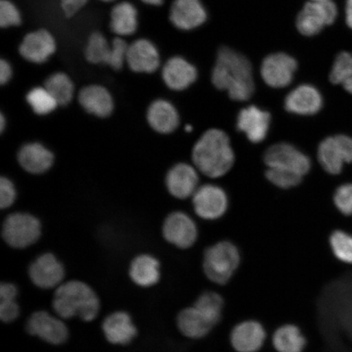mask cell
<instances>
[{"label":"cell","instance_id":"cell-12","mask_svg":"<svg viewBox=\"0 0 352 352\" xmlns=\"http://www.w3.org/2000/svg\"><path fill=\"white\" fill-rule=\"evenodd\" d=\"M162 235L167 242L176 248L188 249L195 244L198 232L190 217L182 211H175L166 218Z\"/></svg>","mask_w":352,"mask_h":352},{"label":"cell","instance_id":"cell-37","mask_svg":"<svg viewBox=\"0 0 352 352\" xmlns=\"http://www.w3.org/2000/svg\"><path fill=\"white\" fill-rule=\"evenodd\" d=\"M21 23V15L19 8L10 0H1L0 1V26L6 29L20 25Z\"/></svg>","mask_w":352,"mask_h":352},{"label":"cell","instance_id":"cell-25","mask_svg":"<svg viewBox=\"0 0 352 352\" xmlns=\"http://www.w3.org/2000/svg\"><path fill=\"white\" fill-rule=\"evenodd\" d=\"M147 120L152 129L161 134H170L177 129L179 116L174 105L165 100H157L149 107Z\"/></svg>","mask_w":352,"mask_h":352},{"label":"cell","instance_id":"cell-41","mask_svg":"<svg viewBox=\"0 0 352 352\" xmlns=\"http://www.w3.org/2000/svg\"><path fill=\"white\" fill-rule=\"evenodd\" d=\"M20 307L16 299H2L0 300V319L4 323H12L19 318Z\"/></svg>","mask_w":352,"mask_h":352},{"label":"cell","instance_id":"cell-27","mask_svg":"<svg viewBox=\"0 0 352 352\" xmlns=\"http://www.w3.org/2000/svg\"><path fill=\"white\" fill-rule=\"evenodd\" d=\"M176 323L180 333L192 340L208 336L214 327L195 306L184 308L180 311Z\"/></svg>","mask_w":352,"mask_h":352},{"label":"cell","instance_id":"cell-45","mask_svg":"<svg viewBox=\"0 0 352 352\" xmlns=\"http://www.w3.org/2000/svg\"><path fill=\"white\" fill-rule=\"evenodd\" d=\"M345 12L346 24L352 29V0H346Z\"/></svg>","mask_w":352,"mask_h":352},{"label":"cell","instance_id":"cell-14","mask_svg":"<svg viewBox=\"0 0 352 352\" xmlns=\"http://www.w3.org/2000/svg\"><path fill=\"white\" fill-rule=\"evenodd\" d=\"M56 50L54 35L45 29H41L25 35L19 46V54L30 63L42 64L55 54Z\"/></svg>","mask_w":352,"mask_h":352},{"label":"cell","instance_id":"cell-29","mask_svg":"<svg viewBox=\"0 0 352 352\" xmlns=\"http://www.w3.org/2000/svg\"><path fill=\"white\" fill-rule=\"evenodd\" d=\"M306 338L300 329L294 324H285L277 329L272 337V344L278 352H302Z\"/></svg>","mask_w":352,"mask_h":352},{"label":"cell","instance_id":"cell-10","mask_svg":"<svg viewBox=\"0 0 352 352\" xmlns=\"http://www.w3.org/2000/svg\"><path fill=\"white\" fill-rule=\"evenodd\" d=\"M30 280L39 289H56L64 283L65 271L54 254L45 253L35 258L28 270Z\"/></svg>","mask_w":352,"mask_h":352},{"label":"cell","instance_id":"cell-33","mask_svg":"<svg viewBox=\"0 0 352 352\" xmlns=\"http://www.w3.org/2000/svg\"><path fill=\"white\" fill-rule=\"evenodd\" d=\"M195 306L214 325L221 320L223 300L219 294L211 292L202 293L197 299Z\"/></svg>","mask_w":352,"mask_h":352},{"label":"cell","instance_id":"cell-22","mask_svg":"<svg viewBox=\"0 0 352 352\" xmlns=\"http://www.w3.org/2000/svg\"><path fill=\"white\" fill-rule=\"evenodd\" d=\"M165 85L174 91H183L191 86L197 78L195 66L182 56L171 57L162 69Z\"/></svg>","mask_w":352,"mask_h":352},{"label":"cell","instance_id":"cell-8","mask_svg":"<svg viewBox=\"0 0 352 352\" xmlns=\"http://www.w3.org/2000/svg\"><path fill=\"white\" fill-rule=\"evenodd\" d=\"M263 160L267 167L294 171L302 176L309 173L311 166L309 157L288 143L272 145L264 153Z\"/></svg>","mask_w":352,"mask_h":352},{"label":"cell","instance_id":"cell-31","mask_svg":"<svg viewBox=\"0 0 352 352\" xmlns=\"http://www.w3.org/2000/svg\"><path fill=\"white\" fill-rule=\"evenodd\" d=\"M329 79L333 85H340L352 94V52H340L334 60Z\"/></svg>","mask_w":352,"mask_h":352},{"label":"cell","instance_id":"cell-39","mask_svg":"<svg viewBox=\"0 0 352 352\" xmlns=\"http://www.w3.org/2000/svg\"><path fill=\"white\" fill-rule=\"evenodd\" d=\"M334 204L340 212L352 214V184H346L338 188L333 196Z\"/></svg>","mask_w":352,"mask_h":352},{"label":"cell","instance_id":"cell-36","mask_svg":"<svg viewBox=\"0 0 352 352\" xmlns=\"http://www.w3.org/2000/svg\"><path fill=\"white\" fill-rule=\"evenodd\" d=\"M266 177L276 186L281 188H289L297 186L302 182V175L294 171L268 167Z\"/></svg>","mask_w":352,"mask_h":352},{"label":"cell","instance_id":"cell-34","mask_svg":"<svg viewBox=\"0 0 352 352\" xmlns=\"http://www.w3.org/2000/svg\"><path fill=\"white\" fill-rule=\"evenodd\" d=\"M26 100L38 116H46L54 111L59 105L45 87L33 88L26 96Z\"/></svg>","mask_w":352,"mask_h":352},{"label":"cell","instance_id":"cell-28","mask_svg":"<svg viewBox=\"0 0 352 352\" xmlns=\"http://www.w3.org/2000/svg\"><path fill=\"white\" fill-rule=\"evenodd\" d=\"M110 30L118 37L131 36L138 28V12L133 4L121 2L110 13Z\"/></svg>","mask_w":352,"mask_h":352},{"label":"cell","instance_id":"cell-17","mask_svg":"<svg viewBox=\"0 0 352 352\" xmlns=\"http://www.w3.org/2000/svg\"><path fill=\"white\" fill-rule=\"evenodd\" d=\"M270 122V113L252 105L241 110L237 116L236 126L250 142L258 144L266 138Z\"/></svg>","mask_w":352,"mask_h":352},{"label":"cell","instance_id":"cell-11","mask_svg":"<svg viewBox=\"0 0 352 352\" xmlns=\"http://www.w3.org/2000/svg\"><path fill=\"white\" fill-rule=\"evenodd\" d=\"M298 69L293 56L277 52L267 56L261 65V76L266 85L274 88H283L292 82Z\"/></svg>","mask_w":352,"mask_h":352},{"label":"cell","instance_id":"cell-21","mask_svg":"<svg viewBox=\"0 0 352 352\" xmlns=\"http://www.w3.org/2000/svg\"><path fill=\"white\" fill-rule=\"evenodd\" d=\"M102 330L107 340L113 345L129 344L138 334L131 316L122 311L109 315L103 321Z\"/></svg>","mask_w":352,"mask_h":352},{"label":"cell","instance_id":"cell-38","mask_svg":"<svg viewBox=\"0 0 352 352\" xmlns=\"http://www.w3.org/2000/svg\"><path fill=\"white\" fill-rule=\"evenodd\" d=\"M129 47V44L121 37L114 38L111 43V51L107 65L114 70L121 69L126 63Z\"/></svg>","mask_w":352,"mask_h":352},{"label":"cell","instance_id":"cell-42","mask_svg":"<svg viewBox=\"0 0 352 352\" xmlns=\"http://www.w3.org/2000/svg\"><path fill=\"white\" fill-rule=\"evenodd\" d=\"M88 1L89 0H60V8L64 15L67 19H70V17L76 15Z\"/></svg>","mask_w":352,"mask_h":352},{"label":"cell","instance_id":"cell-32","mask_svg":"<svg viewBox=\"0 0 352 352\" xmlns=\"http://www.w3.org/2000/svg\"><path fill=\"white\" fill-rule=\"evenodd\" d=\"M111 51V43L100 32H94L88 38L85 57L91 64H107Z\"/></svg>","mask_w":352,"mask_h":352},{"label":"cell","instance_id":"cell-18","mask_svg":"<svg viewBox=\"0 0 352 352\" xmlns=\"http://www.w3.org/2000/svg\"><path fill=\"white\" fill-rule=\"evenodd\" d=\"M323 107V98L314 86L303 85L294 88L285 100V108L298 116H314Z\"/></svg>","mask_w":352,"mask_h":352},{"label":"cell","instance_id":"cell-13","mask_svg":"<svg viewBox=\"0 0 352 352\" xmlns=\"http://www.w3.org/2000/svg\"><path fill=\"white\" fill-rule=\"evenodd\" d=\"M192 205L198 217L214 220L226 214L228 206V197L223 188L214 184H206L198 188L192 195Z\"/></svg>","mask_w":352,"mask_h":352},{"label":"cell","instance_id":"cell-49","mask_svg":"<svg viewBox=\"0 0 352 352\" xmlns=\"http://www.w3.org/2000/svg\"><path fill=\"white\" fill-rule=\"evenodd\" d=\"M186 130L187 132H191L192 130V126H187L186 127Z\"/></svg>","mask_w":352,"mask_h":352},{"label":"cell","instance_id":"cell-47","mask_svg":"<svg viewBox=\"0 0 352 352\" xmlns=\"http://www.w3.org/2000/svg\"><path fill=\"white\" fill-rule=\"evenodd\" d=\"M6 118H4L3 114H1V116H0V130H1V132L6 129Z\"/></svg>","mask_w":352,"mask_h":352},{"label":"cell","instance_id":"cell-19","mask_svg":"<svg viewBox=\"0 0 352 352\" xmlns=\"http://www.w3.org/2000/svg\"><path fill=\"white\" fill-rule=\"evenodd\" d=\"M265 340V329L256 320H245L236 324L230 336L232 346L237 352H258Z\"/></svg>","mask_w":352,"mask_h":352},{"label":"cell","instance_id":"cell-20","mask_svg":"<svg viewBox=\"0 0 352 352\" xmlns=\"http://www.w3.org/2000/svg\"><path fill=\"white\" fill-rule=\"evenodd\" d=\"M198 175L195 167L179 164L171 168L166 177L167 190L178 199L192 197L198 188Z\"/></svg>","mask_w":352,"mask_h":352},{"label":"cell","instance_id":"cell-44","mask_svg":"<svg viewBox=\"0 0 352 352\" xmlns=\"http://www.w3.org/2000/svg\"><path fill=\"white\" fill-rule=\"evenodd\" d=\"M12 76V69L11 65L7 60L1 59L0 60V83L2 85H6L10 82Z\"/></svg>","mask_w":352,"mask_h":352},{"label":"cell","instance_id":"cell-43","mask_svg":"<svg viewBox=\"0 0 352 352\" xmlns=\"http://www.w3.org/2000/svg\"><path fill=\"white\" fill-rule=\"evenodd\" d=\"M19 290L14 284L2 283L0 285V300L2 299H16Z\"/></svg>","mask_w":352,"mask_h":352},{"label":"cell","instance_id":"cell-48","mask_svg":"<svg viewBox=\"0 0 352 352\" xmlns=\"http://www.w3.org/2000/svg\"><path fill=\"white\" fill-rule=\"evenodd\" d=\"M312 2H327L330 1V0H310Z\"/></svg>","mask_w":352,"mask_h":352},{"label":"cell","instance_id":"cell-46","mask_svg":"<svg viewBox=\"0 0 352 352\" xmlns=\"http://www.w3.org/2000/svg\"><path fill=\"white\" fill-rule=\"evenodd\" d=\"M140 1L152 6H160L164 0H140Z\"/></svg>","mask_w":352,"mask_h":352},{"label":"cell","instance_id":"cell-15","mask_svg":"<svg viewBox=\"0 0 352 352\" xmlns=\"http://www.w3.org/2000/svg\"><path fill=\"white\" fill-rule=\"evenodd\" d=\"M208 12L201 0H174L170 10V21L175 28L191 30L204 25Z\"/></svg>","mask_w":352,"mask_h":352},{"label":"cell","instance_id":"cell-24","mask_svg":"<svg viewBox=\"0 0 352 352\" xmlns=\"http://www.w3.org/2000/svg\"><path fill=\"white\" fill-rule=\"evenodd\" d=\"M78 100L87 112L99 118L109 117L114 107L111 94L107 88L100 85L82 88L79 94Z\"/></svg>","mask_w":352,"mask_h":352},{"label":"cell","instance_id":"cell-16","mask_svg":"<svg viewBox=\"0 0 352 352\" xmlns=\"http://www.w3.org/2000/svg\"><path fill=\"white\" fill-rule=\"evenodd\" d=\"M126 63L135 73L155 72L161 63L160 52L148 39H138L129 47Z\"/></svg>","mask_w":352,"mask_h":352},{"label":"cell","instance_id":"cell-23","mask_svg":"<svg viewBox=\"0 0 352 352\" xmlns=\"http://www.w3.org/2000/svg\"><path fill=\"white\" fill-rule=\"evenodd\" d=\"M19 164L30 174L38 175L46 173L54 164V154L38 143L26 144L19 151Z\"/></svg>","mask_w":352,"mask_h":352},{"label":"cell","instance_id":"cell-1","mask_svg":"<svg viewBox=\"0 0 352 352\" xmlns=\"http://www.w3.org/2000/svg\"><path fill=\"white\" fill-rule=\"evenodd\" d=\"M211 80L215 87L228 91L230 98L236 101L248 100L254 94L252 64L230 47H223L218 52Z\"/></svg>","mask_w":352,"mask_h":352},{"label":"cell","instance_id":"cell-6","mask_svg":"<svg viewBox=\"0 0 352 352\" xmlns=\"http://www.w3.org/2000/svg\"><path fill=\"white\" fill-rule=\"evenodd\" d=\"M337 16V6L331 0L327 2L310 1L298 13L297 28L305 36H314L325 26L333 24Z\"/></svg>","mask_w":352,"mask_h":352},{"label":"cell","instance_id":"cell-30","mask_svg":"<svg viewBox=\"0 0 352 352\" xmlns=\"http://www.w3.org/2000/svg\"><path fill=\"white\" fill-rule=\"evenodd\" d=\"M44 87L50 92L59 105L68 104L73 99L74 86L67 74L61 72L52 74L47 78Z\"/></svg>","mask_w":352,"mask_h":352},{"label":"cell","instance_id":"cell-5","mask_svg":"<svg viewBox=\"0 0 352 352\" xmlns=\"http://www.w3.org/2000/svg\"><path fill=\"white\" fill-rule=\"evenodd\" d=\"M41 221L30 214H11L3 223V239L12 248H30L41 239Z\"/></svg>","mask_w":352,"mask_h":352},{"label":"cell","instance_id":"cell-7","mask_svg":"<svg viewBox=\"0 0 352 352\" xmlns=\"http://www.w3.org/2000/svg\"><path fill=\"white\" fill-rule=\"evenodd\" d=\"M318 157L325 171L340 174L344 164L352 162V138L338 135L324 139L319 145Z\"/></svg>","mask_w":352,"mask_h":352},{"label":"cell","instance_id":"cell-40","mask_svg":"<svg viewBox=\"0 0 352 352\" xmlns=\"http://www.w3.org/2000/svg\"><path fill=\"white\" fill-rule=\"evenodd\" d=\"M16 197L14 184L10 179L1 177L0 179V208L7 209L14 204Z\"/></svg>","mask_w":352,"mask_h":352},{"label":"cell","instance_id":"cell-4","mask_svg":"<svg viewBox=\"0 0 352 352\" xmlns=\"http://www.w3.org/2000/svg\"><path fill=\"white\" fill-rule=\"evenodd\" d=\"M240 263L241 255L236 246L230 241H219L206 250L204 274L212 283L224 285L235 274Z\"/></svg>","mask_w":352,"mask_h":352},{"label":"cell","instance_id":"cell-2","mask_svg":"<svg viewBox=\"0 0 352 352\" xmlns=\"http://www.w3.org/2000/svg\"><path fill=\"white\" fill-rule=\"evenodd\" d=\"M192 161L197 169L208 177L227 174L235 162L228 135L219 129L206 131L193 147Z\"/></svg>","mask_w":352,"mask_h":352},{"label":"cell","instance_id":"cell-35","mask_svg":"<svg viewBox=\"0 0 352 352\" xmlns=\"http://www.w3.org/2000/svg\"><path fill=\"white\" fill-rule=\"evenodd\" d=\"M329 244L338 261L352 264V235L341 230L334 231L329 237Z\"/></svg>","mask_w":352,"mask_h":352},{"label":"cell","instance_id":"cell-50","mask_svg":"<svg viewBox=\"0 0 352 352\" xmlns=\"http://www.w3.org/2000/svg\"><path fill=\"white\" fill-rule=\"evenodd\" d=\"M100 1L109 3V2H113V1H114V0H100Z\"/></svg>","mask_w":352,"mask_h":352},{"label":"cell","instance_id":"cell-9","mask_svg":"<svg viewBox=\"0 0 352 352\" xmlns=\"http://www.w3.org/2000/svg\"><path fill=\"white\" fill-rule=\"evenodd\" d=\"M25 327L30 336L37 337L52 345L63 344L69 338V329L63 319L46 311L34 312Z\"/></svg>","mask_w":352,"mask_h":352},{"label":"cell","instance_id":"cell-26","mask_svg":"<svg viewBox=\"0 0 352 352\" xmlns=\"http://www.w3.org/2000/svg\"><path fill=\"white\" fill-rule=\"evenodd\" d=\"M129 276L140 287H151L160 280V263L151 254L138 255L131 263Z\"/></svg>","mask_w":352,"mask_h":352},{"label":"cell","instance_id":"cell-3","mask_svg":"<svg viewBox=\"0 0 352 352\" xmlns=\"http://www.w3.org/2000/svg\"><path fill=\"white\" fill-rule=\"evenodd\" d=\"M52 307L63 320L79 318L86 322L94 320L100 308L94 289L81 280L64 281L55 289Z\"/></svg>","mask_w":352,"mask_h":352}]
</instances>
